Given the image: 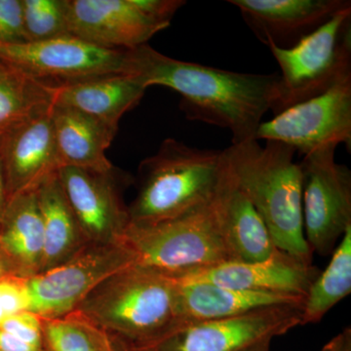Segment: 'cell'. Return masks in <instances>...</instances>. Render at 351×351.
Masks as SVG:
<instances>
[{
  "instance_id": "22",
  "label": "cell",
  "mask_w": 351,
  "mask_h": 351,
  "mask_svg": "<svg viewBox=\"0 0 351 351\" xmlns=\"http://www.w3.org/2000/svg\"><path fill=\"white\" fill-rule=\"evenodd\" d=\"M36 191L44 232L41 272L69 260L88 243L69 207L57 173L44 180Z\"/></svg>"
},
{
  "instance_id": "27",
  "label": "cell",
  "mask_w": 351,
  "mask_h": 351,
  "mask_svg": "<svg viewBox=\"0 0 351 351\" xmlns=\"http://www.w3.org/2000/svg\"><path fill=\"white\" fill-rule=\"evenodd\" d=\"M27 279L18 274L0 278V324L15 314L31 311Z\"/></svg>"
},
{
  "instance_id": "20",
  "label": "cell",
  "mask_w": 351,
  "mask_h": 351,
  "mask_svg": "<svg viewBox=\"0 0 351 351\" xmlns=\"http://www.w3.org/2000/svg\"><path fill=\"white\" fill-rule=\"evenodd\" d=\"M216 204L223 239L233 261L258 262L279 251L265 221L235 186L228 170L217 195Z\"/></svg>"
},
{
  "instance_id": "8",
  "label": "cell",
  "mask_w": 351,
  "mask_h": 351,
  "mask_svg": "<svg viewBox=\"0 0 351 351\" xmlns=\"http://www.w3.org/2000/svg\"><path fill=\"white\" fill-rule=\"evenodd\" d=\"M135 263L122 242L88 243L69 260L27 279L31 311L41 318L73 313L101 283Z\"/></svg>"
},
{
  "instance_id": "4",
  "label": "cell",
  "mask_w": 351,
  "mask_h": 351,
  "mask_svg": "<svg viewBox=\"0 0 351 351\" xmlns=\"http://www.w3.org/2000/svg\"><path fill=\"white\" fill-rule=\"evenodd\" d=\"M76 311L108 334L141 348L177 324V282L133 265L101 283Z\"/></svg>"
},
{
  "instance_id": "33",
  "label": "cell",
  "mask_w": 351,
  "mask_h": 351,
  "mask_svg": "<svg viewBox=\"0 0 351 351\" xmlns=\"http://www.w3.org/2000/svg\"><path fill=\"white\" fill-rule=\"evenodd\" d=\"M10 274H18L16 272L13 263H11V261L7 257L5 252L2 250L1 246H0V278L10 276Z\"/></svg>"
},
{
  "instance_id": "25",
  "label": "cell",
  "mask_w": 351,
  "mask_h": 351,
  "mask_svg": "<svg viewBox=\"0 0 351 351\" xmlns=\"http://www.w3.org/2000/svg\"><path fill=\"white\" fill-rule=\"evenodd\" d=\"M44 345L50 351H112V335L78 311L43 318Z\"/></svg>"
},
{
  "instance_id": "23",
  "label": "cell",
  "mask_w": 351,
  "mask_h": 351,
  "mask_svg": "<svg viewBox=\"0 0 351 351\" xmlns=\"http://www.w3.org/2000/svg\"><path fill=\"white\" fill-rule=\"evenodd\" d=\"M52 105L53 87L0 61V137Z\"/></svg>"
},
{
  "instance_id": "11",
  "label": "cell",
  "mask_w": 351,
  "mask_h": 351,
  "mask_svg": "<svg viewBox=\"0 0 351 351\" xmlns=\"http://www.w3.org/2000/svg\"><path fill=\"white\" fill-rule=\"evenodd\" d=\"M255 138L283 143L304 156L328 145L350 149L351 77L263 121Z\"/></svg>"
},
{
  "instance_id": "37",
  "label": "cell",
  "mask_w": 351,
  "mask_h": 351,
  "mask_svg": "<svg viewBox=\"0 0 351 351\" xmlns=\"http://www.w3.org/2000/svg\"><path fill=\"white\" fill-rule=\"evenodd\" d=\"M321 351H325V350H323V348H322V350H321Z\"/></svg>"
},
{
  "instance_id": "36",
  "label": "cell",
  "mask_w": 351,
  "mask_h": 351,
  "mask_svg": "<svg viewBox=\"0 0 351 351\" xmlns=\"http://www.w3.org/2000/svg\"><path fill=\"white\" fill-rule=\"evenodd\" d=\"M44 351H50L49 350H47V348H45V350Z\"/></svg>"
},
{
  "instance_id": "28",
  "label": "cell",
  "mask_w": 351,
  "mask_h": 351,
  "mask_svg": "<svg viewBox=\"0 0 351 351\" xmlns=\"http://www.w3.org/2000/svg\"><path fill=\"white\" fill-rule=\"evenodd\" d=\"M0 329L29 345L45 348L43 318L31 311H22L7 318L0 324Z\"/></svg>"
},
{
  "instance_id": "24",
  "label": "cell",
  "mask_w": 351,
  "mask_h": 351,
  "mask_svg": "<svg viewBox=\"0 0 351 351\" xmlns=\"http://www.w3.org/2000/svg\"><path fill=\"white\" fill-rule=\"evenodd\" d=\"M351 292V228L332 251L331 262L316 277L304 297L302 325L320 322L330 311Z\"/></svg>"
},
{
  "instance_id": "10",
  "label": "cell",
  "mask_w": 351,
  "mask_h": 351,
  "mask_svg": "<svg viewBox=\"0 0 351 351\" xmlns=\"http://www.w3.org/2000/svg\"><path fill=\"white\" fill-rule=\"evenodd\" d=\"M302 306L263 307L232 317L180 322L136 351H241L302 326Z\"/></svg>"
},
{
  "instance_id": "21",
  "label": "cell",
  "mask_w": 351,
  "mask_h": 351,
  "mask_svg": "<svg viewBox=\"0 0 351 351\" xmlns=\"http://www.w3.org/2000/svg\"><path fill=\"white\" fill-rule=\"evenodd\" d=\"M0 246L18 276L29 278L40 272L44 232L36 191L8 200L0 218Z\"/></svg>"
},
{
  "instance_id": "31",
  "label": "cell",
  "mask_w": 351,
  "mask_h": 351,
  "mask_svg": "<svg viewBox=\"0 0 351 351\" xmlns=\"http://www.w3.org/2000/svg\"><path fill=\"white\" fill-rule=\"evenodd\" d=\"M325 351H351V329L346 328L343 331L334 337L323 348Z\"/></svg>"
},
{
  "instance_id": "30",
  "label": "cell",
  "mask_w": 351,
  "mask_h": 351,
  "mask_svg": "<svg viewBox=\"0 0 351 351\" xmlns=\"http://www.w3.org/2000/svg\"><path fill=\"white\" fill-rule=\"evenodd\" d=\"M45 348H38L25 343L3 330L0 329V351H44Z\"/></svg>"
},
{
  "instance_id": "19",
  "label": "cell",
  "mask_w": 351,
  "mask_h": 351,
  "mask_svg": "<svg viewBox=\"0 0 351 351\" xmlns=\"http://www.w3.org/2000/svg\"><path fill=\"white\" fill-rule=\"evenodd\" d=\"M177 282L178 323L241 315L263 307L302 306L304 297L239 290L209 283Z\"/></svg>"
},
{
  "instance_id": "2",
  "label": "cell",
  "mask_w": 351,
  "mask_h": 351,
  "mask_svg": "<svg viewBox=\"0 0 351 351\" xmlns=\"http://www.w3.org/2000/svg\"><path fill=\"white\" fill-rule=\"evenodd\" d=\"M228 174L255 207L279 250L311 263L302 218V172L293 147L252 140L223 149Z\"/></svg>"
},
{
  "instance_id": "16",
  "label": "cell",
  "mask_w": 351,
  "mask_h": 351,
  "mask_svg": "<svg viewBox=\"0 0 351 351\" xmlns=\"http://www.w3.org/2000/svg\"><path fill=\"white\" fill-rule=\"evenodd\" d=\"M51 108L13 127L0 137V156L8 200L21 193L36 191L44 180L60 169Z\"/></svg>"
},
{
  "instance_id": "18",
  "label": "cell",
  "mask_w": 351,
  "mask_h": 351,
  "mask_svg": "<svg viewBox=\"0 0 351 351\" xmlns=\"http://www.w3.org/2000/svg\"><path fill=\"white\" fill-rule=\"evenodd\" d=\"M51 120L60 168L112 172L106 156L117 130L75 108L53 104Z\"/></svg>"
},
{
  "instance_id": "1",
  "label": "cell",
  "mask_w": 351,
  "mask_h": 351,
  "mask_svg": "<svg viewBox=\"0 0 351 351\" xmlns=\"http://www.w3.org/2000/svg\"><path fill=\"white\" fill-rule=\"evenodd\" d=\"M130 54L129 75L140 76L147 87L160 85L181 95V108L189 119L228 129L232 144L256 140L278 75L235 73L180 61L149 44L130 49Z\"/></svg>"
},
{
  "instance_id": "34",
  "label": "cell",
  "mask_w": 351,
  "mask_h": 351,
  "mask_svg": "<svg viewBox=\"0 0 351 351\" xmlns=\"http://www.w3.org/2000/svg\"><path fill=\"white\" fill-rule=\"evenodd\" d=\"M112 351H136L133 346L129 345L125 341L112 335Z\"/></svg>"
},
{
  "instance_id": "3",
  "label": "cell",
  "mask_w": 351,
  "mask_h": 351,
  "mask_svg": "<svg viewBox=\"0 0 351 351\" xmlns=\"http://www.w3.org/2000/svg\"><path fill=\"white\" fill-rule=\"evenodd\" d=\"M225 152L166 138L140 166V186L128 207L131 225L168 221L213 202L225 181Z\"/></svg>"
},
{
  "instance_id": "6",
  "label": "cell",
  "mask_w": 351,
  "mask_h": 351,
  "mask_svg": "<svg viewBox=\"0 0 351 351\" xmlns=\"http://www.w3.org/2000/svg\"><path fill=\"white\" fill-rule=\"evenodd\" d=\"M269 48L281 69L270 105L274 117L351 77V7L293 47Z\"/></svg>"
},
{
  "instance_id": "26",
  "label": "cell",
  "mask_w": 351,
  "mask_h": 351,
  "mask_svg": "<svg viewBox=\"0 0 351 351\" xmlns=\"http://www.w3.org/2000/svg\"><path fill=\"white\" fill-rule=\"evenodd\" d=\"M27 41L68 36L64 0H22Z\"/></svg>"
},
{
  "instance_id": "32",
  "label": "cell",
  "mask_w": 351,
  "mask_h": 351,
  "mask_svg": "<svg viewBox=\"0 0 351 351\" xmlns=\"http://www.w3.org/2000/svg\"><path fill=\"white\" fill-rule=\"evenodd\" d=\"M8 203V193H7L5 173H4L3 164L0 156V218Z\"/></svg>"
},
{
  "instance_id": "7",
  "label": "cell",
  "mask_w": 351,
  "mask_h": 351,
  "mask_svg": "<svg viewBox=\"0 0 351 351\" xmlns=\"http://www.w3.org/2000/svg\"><path fill=\"white\" fill-rule=\"evenodd\" d=\"M0 61L50 87L129 75L131 68L130 49L101 47L71 34L24 43H0Z\"/></svg>"
},
{
  "instance_id": "9",
  "label": "cell",
  "mask_w": 351,
  "mask_h": 351,
  "mask_svg": "<svg viewBox=\"0 0 351 351\" xmlns=\"http://www.w3.org/2000/svg\"><path fill=\"white\" fill-rule=\"evenodd\" d=\"M336 149L320 147L299 163L304 237L313 253L320 256L332 254L351 228V172L335 160Z\"/></svg>"
},
{
  "instance_id": "13",
  "label": "cell",
  "mask_w": 351,
  "mask_h": 351,
  "mask_svg": "<svg viewBox=\"0 0 351 351\" xmlns=\"http://www.w3.org/2000/svg\"><path fill=\"white\" fill-rule=\"evenodd\" d=\"M57 174L87 243H120L130 219L112 172L62 167Z\"/></svg>"
},
{
  "instance_id": "17",
  "label": "cell",
  "mask_w": 351,
  "mask_h": 351,
  "mask_svg": "<svg viewBox=\"0 0 351 351\" xmlns=\"http://www.w3.org/2000/svg\"><path fill=\"white\" fill-rule=\"evenodd\" d=\"M140 76L119 73L53 87V104L80 110L119 130L120 119L147 91Z\"/></svg>"
},
{
  "instance_id": "12",
  "label": "cell",
  "mask_w": 351,
  "mask_h": 351,
  "mask_svg": "<svg viewBox=\"0 0 351 351\" xmlns=\"http://www.w3.org/2000/svg\"><path fill=\"white\" fill-rule=\"evenodd\" d=\"M69 34L112 49L147 44L170 24L152 17L138 0H64Z\"/></svg>"
},
{
  "instance_id": "15",
  "label": "cell",
  "mask_w": 351,
  "mask_h": 351,
  "mask_svg": "<svg viewBox=\"0 0 351 351\" xmlns=\"http://www.w3.org/2000/svg\"><path fill=\"white\" fill-rule=\"evenodd\" d=\"M263 44L288 49L336 14L351 7L350 0H230Z\"/></svg>"
},
{
  "instance_id": "35",
  "label": "cell",
  "mask_w": 351,
  "mask_h": 351,
  "mask_svg": "<svg viewBox=\"0 0 351 351\" xmlns=\"http://www.w3.org/2000/svg\"><path fill=\"white\" fill-rule=\"evenodd\" d=\"M270 343H271V339H265V341H258L255 345L244 348L241 351H270Z\"/></svg>"
},
{
  "instance_id": "5",
  "label": "cell",
  "mask_w": 351,
  "mask_h": 351,
  "mask_svg": "<svg viewBox=\"0 0 351 351\" xmlns=\"http://www.w3.org/2000/svg\"><path fill=\"white\" fill-rule=\"evenodd\" d=\"M121 242L133 253L135 265L171 277L233 261L221 232L216 198L178 218L151 225L129 223Z\"/></svg>"
},
{
  "instance_id": "29",
  "label": "cell",
  "mask_w": 351,
  "mask_h": 351,
  "mask_svg": "<svg viewBox=\"0 0 351 351\" xmlns=\"http://www.w3.org/2000/svg\"><path fill=\"white\" fill-rule=\"evenodd\" d=\"M0 43H27L22 0H0Z\"/></svg>"
},
{
  "instance_id": "14",
  "label": "cell",
  "mask_w": 351,
  "mask_h": 351,
  "mask_svg": "<svg viewBox=\"0 0 351 351\" xmlns=\"http://www.w3.org/2000/svg\"><path fill=\"white\" fill-rule=\"evenodd\" d=\"M319 274V269L313 263L279 250L267 260L230 261L173 278L179 282L209 283L239 290L306 297Z\"/></svg>"
}]
</instances>
